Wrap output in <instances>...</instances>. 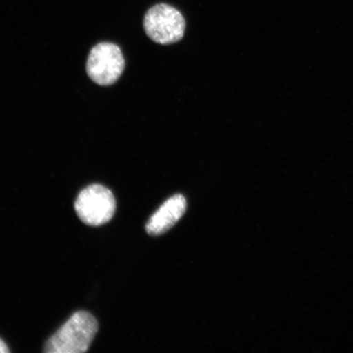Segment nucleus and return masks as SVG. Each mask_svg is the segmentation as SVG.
Masks as SVG:
<instances>
[{
	"label": "nucleus",
	"instance_id": "obj_2",
	"mask_svg": "<svg viewBox=\"0 0 353 353\" xmlns=\"http://www.w3.org/2000/svg\"><path fill=\"white\" fill-rule=\"evenodd\" d=\"M74 209L83 223L98 227L113 218L117 209L116 199L108 188L92 184L79 194Z\"/></svg>",
	"mask_w": 353,
	"mask_h": 353
},
{
	"label": "nucleus",
	"instance_id": "obj_6",
	"mask_svg": "<svg viewBox=\"0 0 353 353\" xmlns=\"http://www.w3.org/2000/svg\"><path fill=\"white\" fill-rule=\"evenodd\" d=\"M10 352L7 344L3 342L2 339H0V353H8Z\"/></svg>",
	"mask_w": 353,
	"mask_h": 353
},
{
	"label": "nucleus",
	"instance_id": "obj_5",
	"mask_svg": "<svg viewBox=\"0 0 353 353\" xmlns=\"http://www.w3.org/2000/svg\"><path fill=\"white\" fill-rule=\"evenodd\" d=\"M186 209L187 201L183 196H172L152 216L145 226V230L152 236L161 235L179 222Z\"/></svg>",
	"mask_w": 353,
	"mask_h": 353
},
{
	"label": "nucleus",
	"instance_id": "obj_1",
	"mask_svg": "<svg viewBox=\"0 0 353 353\" xmlns=\"http://www.w3.org/2000/svg\"><path fill=\"white\" fill-rule=\"evenodd\" d=\"M99 330V323L90 312L79 311L70 317L48 339V353H83L88 351Z\"/></svg>",
	"mask_w": 353,
	"mask_h": 353
},
{
	"label": "nucleus",
	"instance_id": "obj_4",
	"mask_svg": "<svg viewBox=\"0 0 353 353\" xmlns=\"http://www.w3.org/2000/svg\"><path fill=\"white\" fill-rule=\"evenodd\" d=\"M125 61L120 47L112 43H100L92 48L88 55V76L97 85H112L121 77Z\"/></svg>",
	"mask_w": 353,
	"mask_h": 353
},
{
	"label": "nucleus",
	"instance_id": "obj_3",
	"mask_svg": "<svg viewBox=\"0 0 353 353\" xmlns=\"http://www.w3.org/2000/svg\"><path fill=\"white\" fill-rule=\"evenodd\" d=\"M186 22L180 12L165 3L157 4L145 13L144 29L149 38L160 44L179 42L183 37Z\"/></svg>",
	"mask_w": 353,
	"mask_h": 353
}]
</instances>
